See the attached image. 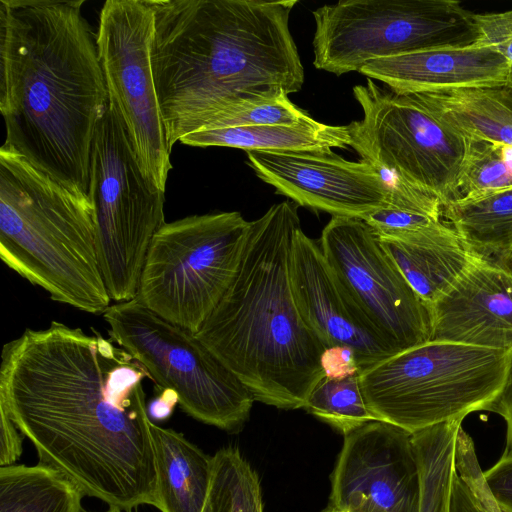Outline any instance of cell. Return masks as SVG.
Listing matches in <instances>:
<instances>
[{
    "label": "cell",
    "instance_id": "1",
    "mask_svg": "<svg viewBox=\"0 0 512 512\" xmlns=\"http://www.w3.org/2000/svg\"><path fill=\"white\" fill-rule=\"evenodd\" d=\"M146 368L110 338L52 321L1 353L0 407L39 463L84 496L131 511L156 504Z\"/></svg>",
    "mask_w": 512,
    "mask_h": 512
},
{
    "label": "cell",
    "instance_id": "2",
    "mask_svg": "<svg viewBox=\"0 0 512 512\" xmlns=\"http://www.w3.org/2000/svg\"><path fill=\"white\" fill-rule=\"evenodd\" d=\"M152 68L170 149L212 119L301 90L296 0H151Z\"/></svg>",
    "mask_w": 512,
    "mask_h": 512
},
{
    "label": "cell",
    "instance_id": "3",
    "mask_svg": "<svg viewBox=\"0 0 512 512\" xmlns=\"http://www.w3.org/2000/svg\"><path fill=\"white\" fill-rule=\"evenodd\" d=\"M84 4L0 1V111L3 145L88 194L92 143L109 96Z\"/></svg>",
    "mask_w": 512,
    "mask_h": 512
},
{
    "label": "cell",
    "instance_id": "4",
    "mask_svg": "<svg viewBox=\"0 0 512 512\" xmlns=\"http://www.w3.org/2000/svg\"><path fill=\"white\" fill-rule=\"evenodd\" d=\"M299 205L285 200L251 221L238 270L199 338L249 389L255 401L304 408L324 377V346L297 307L291 252Z\"/></svg>",
    "mask_w": 512,
    "mask_h": 512
},
{
    "label": "cell",
    "instance_id": "5",
    "mask_svg": "<svg viewBox=\"0 0 512 512\" xmlns=\"http://www.w3.org/2000/svg\"><path fill=\"white\" fill-rule=\"evenodd\" d=\"M0 257L54 301L101 315L110 306L89 195L5 145L0 149Z\"/></svg>",
    "mask_w": 512,
    "mask_h": 512
},
{
    "label": "cell",
    "instance_id": "6",
    "mask_svg": "<svg viewBox=\"0 0 512 512\" xmlns=\"http://www.w3.org/2000/svg\"><path fill=\"white\" fill-rule=\"evenodd\" d=\"M510 352L428 341L360 372L376 420L410 433L484 411L500 392Z\"/></svg>",
    "mask_w": 512,
    "mask_h": 512
},
{
    "label": "cell",
    "instance_id": "7",
    "mask_svg": "<svg viewBox=\"0 0 512 512\" xmlns=\"http://www.w3.org/2000/svg\"><path fill=\"white\" fill-rule=\"evenodd\" d=\"M250 225L236 211L166 222L148 249L137 298L196 335L238 270Z\"/></svg>",
    "mask_w": 512,
    "mask_h": 512
},
{
    "label": "cell",
    "instance_id": "8",
    "mask_svg": "<svg viewBox=\"0 0 512 512\" xmlns=\"http://www.w3.org/2000/svg\"><path fill=\"white\" fill-rule=\"evenodd\" d=\"M102 316L110 339L142 364L154 383L173 391L187 415L227 432L243 427L255 401L252 393L195 334L137 297L113 303Z\"/></svg>",
    "mask_w": 512,
    "mask_h": 512
},
{
    "label": "cell",
    "instance_id": "9",
    "mask_svg": "<svg viewBox=\"0 0 512 512\" xmlns=\"http://www.w3.org/2000/svg\"><path fill=\"white\" fill-rule=\"evenodd\" d=\"M164 193L143 175L123 123L109 105L92 143L88 194L99 264L115 303L138 295L148 249L166 223Z\"/></svg>",
    "mask_w": 512,
    "mask_h": 512
},
{
    "label": "cell",
    "instance_id": "10",
    "mask_svg": "<svg viewBox=\"0 0 512 512\" xmlns=\"http://www.w3.org/2000/svg\"><path fill=\"white\" fill-rule=\"evenodd\" d=\"M312 14L313 64L337 76L375 59L476 40L472 12L455 0H344Z\"/></svg>",
    "mask_w": 512,
    "mask_h": 512
},
{
    "label": "cell",
    "instance_id": "11",
    "mask_svg": "<svg viewBox=\"0 0 512 512\" xmlns=\"http://www.w3.org/2000/svg\"><path fill=\"white\" fill-rule=\"evenodd\" d=\"M363 117L348 126L350 147L410 189L443 207L458 197L472 141L440 122L415 95L397 94L372 79L353 87Z\"/></svg>",
    "mask_w": 512,
    "mask_h": 512
},
{
    "label": "cell",
    "instance_id": "12",
    "mask_svg": "<svg viewBox=\"0 0 512 512\" xmlns=\"http://www.w3.org/2000/svg\"><path fill=\"white\" fill-rule=\"evenodd\" d=\"M154 10L151 0H107L96 43L109 96L139 167L165 192L172 169L166 129L152 68Z\"/></svg>",
    "mask_w": 512,
    "mask_h": 512
},
{
    "label": "cell",
    "instance_id": "13",
    "mask_svg": "<svg viewBox=\"0 0 512 512\" xmlns=\"http://www.w3.org/2000/svg\"><path fill=\"white\" fill-rule=\"evenodd\" d=\"M258 178L298 205L332 216L356 217L394 207L441 220L436 196L406 187L367 161H348L331 150L248 151Z\"/></svg>",
    "mask_w": 512,
    "mask_h": 512
},
{
    "label": "cell",
    "instance_id": "14",
    "mask_svg": "<svg viewBox=\"0 0 512 512\" xmlns=\"http://www.w3.org/2000/svg\"><path fill=\"white\" fill-rule=\"evenodd\" d=\"M318 243L342 284L396 353L430 341L431 307L364 220L332 216Z\"/></svg>",
    "mask_w": 512,
    "mask_h": 512
},
{
    "label": "cell",
    "instance_id": "15",
    "mask_svg": "<svg viewBox=\"0 0 512 512\" xmlns=\"http://www.w3.org/2000/svg\"><path fill=\"white\" fill-rule=\"evenodd\" d=\"M420 474L412 433L374 420L344 435L331 475L340 512H418Z\"/></svg>",
    "mask_w": 512,
    "mask_h": 512
},
{
    "label": "cell",
    "instance_id": "16",
    "mask_svg": "<svg viewBox=\"0 0 512 512\" xmlns=\"http://www.w3.org/2000/svg\"><path fill=\"white\" fill-rule=\"evenodd\" d=\"M290 275L299 312L324 348L351 347L360 372L397 354L342 284L319 243L301 227L294 235Z\"/></svg>",
    "mask_w": 512,
    "mask_h": 512
},
{
    "label": "cell",
    "instance_id": "17",
    "mask_svg": "<svg viewBox=\"0 0 512 512\" xmlns=\"http://www.w3.org/2000/svg\"><path fill=\"white\" fill-rule=\"evenodd\" d=\"M430 341L512 350V268L477 256L432 305Z\"/></svg>",
    "mask_w": 512,
    "mask_h": 512
},
{
    "label": "cell",
    "instance_id": "18",
    "mask_svg": "<svg viewBox=\"0 0 512 512\" xmlns=\"http://www.w3.org/2000/svg\"><path fill=\"white\" fill-rule=\"evenodd\" d=\"M359 73L403 95L507 83L512 67L493 50L475 44L440 46L375 59Z\"/></svg>",
    "mask_w": 512,
    "mask_h": 512
},
{
    "label": "cell",
    "instance_id": "19",
    "mask_svg": "<svg viewBox=\"0 0 512 512\" xmlns=\"http://www.w3.org/2000/svg\"><path fill=\"white\" fill-rule=\"evenodd\" d=\"M376 237L412 289L430 307L478 256L445 222L405 240Z\"/></svg>",
    "mask_w": 512,
    "mask_h": 512
},
{
    "label": "cell",
    "instance_id": "20",
    "mask_svg": "<svg viewBox=\"0 0 512 512\" xmlns=\"http://www.w3.org/2000/svg\"><path fill=\"white\" fill-rule=\"evenodd\" d=\"M156 504L161 512H203L210 491L213 456L182 433L151 421Z\"/></svg>",
    "mask_w": 512,
    "mask_h": 512
},
{
    "label": "cell",
    "instance_id": "21",
    "mask_svg": "<svg viewBox=\"0 0 512 512\" xmlns=\"http://www.w3.org/2000/svg\"><path fill=\"white\" fill-rule=\"evenodd\" d=\"M413 95L464 138L512 146V77L501 85Z\"/></svg>",
    "mask_w": 512,
    "mask_h": 512
},
{
    "label": "cell",
    "instance_id": "22",
    "mask_svg": "<svg viewBox=\"0 0 512 512\" xmlns=\"http://www.w3.org/2000/svg\"><path fill=\"white\" fill-rule=\"evenodd\" d=\"M192 147H232L248 151L331 150L350 146L348 126H332L309 117L294 125H262L198 130L180 139Z\"/></svg>",
    "mask_w": 512,
    "mask_h": 512
},
{
    "label": "cell",
    "instance_id": "23",
    "mask_svg": "<svg viewBox=\"0 0 512 512\" xmlns=\"http://www.w3.org/2000/svg\"><path fill=\"white\" fill-rule=\"evenodd\" d=\"M442 217L476 255L507 264L512 259V189L472 201H453Z\"/></svg>",
    "mask_w": 512,
    "mask_h": 512
},
{
    "label": "cell",
    "instance_id": "24",
    "mask_svg": "<svg viewBox=\"0 0 512 512\" xmlns=\"http://www.w3.org/2000/svg\"><path fill=\"white\" fill-rule=\"evenodd\" d=\"M83 497L73 481L51 466L0 467V512H82Z\"/></svg>",
    "mask_w": 512,
    "mask_h": 512
},
{
    "label": "cell",
    "instance_id": "25",
    "mask_svg": "<svg viewBox=\"0 0 512 512\" xmlns=\"http://www.w3.org/2000/svg\"><path fill=\"white\" fill-rule=\"evenodd\" d=\"M462 419L412 433L420 474L418 512H450L455 444Z\"/></svg>",
    "mask_w": 512,
    "mask_h": 512
},
{
    "label": "cell",
    "instance_id": "26",
    "mask_svg": "<svg viewBox=\"0 0 512 512\" xmlns=\"http://www.w3.org/2000/svg\"><path fill=\"white\" fill-rule=\"evenodd\" d=\"M203 512H264L258 474L236 447L213 455L210 491Z\"/></svg>",
    "mask_w": 512,
    "mask_h": 512
},
{
    "label": "cell",
    "instance_id": "27",
    "mask_svg": "<svg viewBox=\"0 0 512 512\" xmlns=\"http://www.w3.org/2000/svg\"><path fill=\"white\" fill-rule=\"evenodd\" d=\"M304 409L343 435L376 420L365 402L359 374L345 379L324 376L311 390Z\"/></svg>",
    "mask_w": 512,
    "mask_h": 512
},
{
    "label": "cell",
    "instance_id": "28",
    "mask_svg": "<svg viewBox=\"0 0 512 512\" xmlns=\"http://www.w3.org/2000/svg\"><path fill=\"white\" fill-rule=\"evenodd\" d=\"M512 189V146L472 142L455 201H472Z\"/></svg>",
    "mask_w": 512,
    "mask_h": 512
},
{
    "label": "cell",
    "instance_id": "29",
    "mask_svg": "<svg viewBox=\"0 0 512 512\" xmlns=\"http://www.w3.org/2000/svg\"><path fill=\"white\" fill-rule=\"evenodd\" d=\"M309 117V114L289 100L288 95H282L270 101L220 115L199 130L262 125H294Z\"/></svg>",
    "mask_w": 512,
    "mask_h": 512
},
{
    "label": "cell",
    "instance_id": "30",
    "mask_svg": "<svg viewBox=\"0 0 512 512\" xmlns=\"http://www.w3.org/2000/svg\"><path fill=\"white\" fill-rule=\"evenodd\" d=\"M455 469L469 487L483 512H502L484 478L471 436L458 430L455 444Z\"/></svg>",
    "mask_w": 512,
    "mask_h": 512
},
{
    "label": "cell",
    "instance_id": "31",
    "mask_svg": "<svg viewBox=\"0 0 512 512\" xmlns=\"http://www.w3.org/2000/svg\"><path fill=\"white\" fill-rule=\"evenodd\" d=\"M364 220L378 237L402 239L433 228L442 220L429 215L394 207L379 208Z\"/></svg>",
    "mask_w": 512,
    "mask_h": 512
},
{
    "label": "cell",
    "instance_id": "32",
    "mask_svg": "<svg viewBox=\"0 0 512 512\" xmlns=\"http://www.w3.org/2000/svg\"><path fill=\"white\" fill-rule=\"evenodd\" d=\"M476 33L473 44L503 56L512 67V10L499 13H472Z\"/></svg>",
    "mask_w": 512,
    "mask_h": 512
},
{
    "label": "cell",
    "instance_id": "33",
    "mask_svg": "<svg viewBox=\"0 0 512 512\" xmlns=\"http://www.w3.org/2000/svg\"><path fill=\"white\" fill-rule=\"evenodd\" d=\"M320 364L324 376L330 379H345L360 374L356 353L349 346L335 345L325 348Z\"/></svg>",
    "mask_w": 512,
    "mask_h": 512
},
{
    "label": "cell",
    "instance_id": "34",
    "mask_svg": "<svg viewBox=\"0 0 512 512\" xmlns=\"http://www.w3.org/2000/svg\"><path fill=\"white\" fill-rule=\"evenodd\" d=\"M484 478L501 511L512 512V458H500Z\"/></svg>",
    "mask_w": 512,
    "mask_h": 512
},
{
    "label": "cell",
    "instance_id": "35",
    "mask_svg": "<svg viewBox=\"0 0 512 512\" xmlns=\"http://www.w3.org/2000/svg\"><path fill=\"white\" fill-rule=\"evenodd\" d=\"M484 411L498 414L506 423V442L501 458H512V350L505 382Z\"/></svg>",
    "mask_w": 512,
    "mask_h": 512
},
{
    "label": "cell",
    "instance_id": "36",
    "mask_svg": "<svg viewBox=\"0 0 512 512\" xmlns=\"http://www.w3.org/2000/svg\"><path fill=\"white\" fill-rule=\"evenodd\" d=\"M23 435L0 407V467L13 465L22 454Z\"/></svg>",
    "mask_w": 512,
    "mask_h": 512
},
{
    "label": "cell",
    "instance_id": "37",
    "mask_svg": "<svg viewBox=\"0 0 512 512\" xmlns=\"http://www.w3.org/2000/svg\"><path fill=\"white\" fill-rule=\"evenodd\" d=\"M450 512H483L469 487L457 471L452 482Z\"/></svg>",
    "mask_w": 512,
    "mask_h": 512
},
{
    "label": "cell",
    "instance_id": "38",
    "mask_svg": "<svg viewBox=\"0 0 512 512\" xmlns=\"http://www.w3.org/2000/svg\"><path fill=\"white\" fill-rule=\"evenodd\" d=\"M176 404H178L176 394L171 390L163 389L162 393L147 406L150 420L162 421L169 418Z\"/></svg>",
    "mask_w": 512,
    "mask_h": 512
},
{
    "label": "cell",
    "instance_id": "39",
    "mask_svg": "<svg viewBox=\"0 0 512 512\" xmlns=\"http://www.w3.org/2000/svg\"><path fill=\"white\" fill-rule=\"evenodd\" d=\"M82 512H89V511H86L85 509H83ZM104 512H131V511H125V510H122L120 508H117V507H109L106 511Z\"/></svg>",
    "mask_w": 512,
    "mask_h": 512
},
{
    "label": "cell",
    "instance_id": "40",
    "mask_svg": "<svg viewBox=\"0 0 512 512\" xmlns=\"http://www.w3.org/2000/svg\"><path fill=\"white\" fill-rule=\"evenodd\" d=\"M321 512H340L338 511L337 509H335L333 506H331L330 504L324 509L322 510Z\"/></svg>",
    "mask_w": 512,
    "mask_h": 512
}]
</instances>
